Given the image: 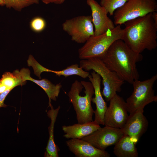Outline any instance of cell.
I'll list each match as a JSON object with an SVG mask.
<instances>
[{
    "instance_id": "ba28073f",
    "label": "cell",
    "mask_w": 157,
    "mask_h": 157,
    "mask_svg": "<svg viewBox=\"0 0 157 157\" xmlns=\"http://www.w3.org/2000/svg\"><path fill=\"white\" fill-rule=\"evenodd\" d=\"M63 29L78 43H85L94 35V26L91 15H81L66 20L62 24Z\"/></svg>"
},
{
    "instance_id": "277c9868",
    "label": "cell",
    "mask_w": 157,
    "mask_h": 157,
    "mask_svg": "<svg viewBox=\"0 0 157 157\" xmlns=\"http://www.w3.org/2000/svg\"><path fill=\"white\" fill-rule=\"evenodd\" d=\"M79 66L86 71L92 70L102 77L104 88L101 93L107 101H109L117 92L121 91L124 81L110 69L99 57L82 59Z\"/></svg>"
},
{
    "instance_id": "8992f818",
    "label": "cell",
    "mask_w": 157,
    "mask_h": 157,
    "mask_svg": "<svg viewBox=\"0 0 157 157\" xmlns=\"http://www.w3.org/2000/svg\"><path fill=\"white\" fill-rule=\"evenodd\" d=\"M157 79V74L143 81L135 80L132 83L133 91L128 98L126 103L128 112L131 114L140 109H144L146 106L157 101L155 94L154 85Z\"/></svg>"
},
{
    "instance_id": "7402d4cb",
    "label": "cell",
    "mask_w": 157,
    "mask_h": 157,
    "mask_svg": "<svg viewBox=\"0 0 157 157\" xmlns=\"http://www.w3.org/2000/svg\"><path fill=\"white\" fill-rule=\"evenodd\" d=\"M46 25L45 20L40 17H36L31 20L30 26L31 29L36 32H40L43 31Z\"/></svg>"
},
{
    "instance_id": "30bf717a",
    "label": "cell",
    "mask_w": 157,
    "mask_h": 157,
    "mask_svg": "<svg viewBox=\"0 0 157 157\" xmlns=\"http://www.w3.org/2000/svg\"><path fill=\"white\" fill-rule=\"evenodd\" d=\"M123 135L120 129L105 126L81 139L99 149L105 150L115 145Z\"/></svg>"
},
{
    "instance_id": "2e32d148",
    "label": "cell",
    "mask_w": 157,
    "mask_h": 157,
    "mask_svg": "<svg viewBox=\"0 0 157 157\" xmlns=\"http://www.w3.org/2000/svg\"><path fill=\"white\" fill-rule=\"evenodd\" d=\"M101 127L94 121L83 124L78 123L71 125H63L62 129L63 136L67 139H81L91 134Z\"/></svg>"
},
{
    "instance_id": "7c38bea8",
    "label": "cell",
    "mask_w": 157,
    "mask_h": 157,
    "mask_svg": "<svg viewBox=\"0 0 157 157\" xmlns=\"http://www.w3.org/2000/svg\"><path fill=\"white\" fill-rule=\"evenodd\" d=\"M91 11L92 22L94 28V35L102 34L115 27L114 22L108 16L105 9L95 0H87Z\"/></svg>"
},
{
    "instance_id": "5bb4252c",
    "label": "cell",
    "mask_w": 157,
    "mask_h": 157,
    "mask_svg": "<svg viewBox=\"0 0 157 157\" xmlns=\"http://www.w3.org/2000/svg\"><path fill=\"white\" fill-rule=\"evenodd\" d=\"M69 150L77 157H110L105 150L99 149L82 139H71L66 142Z\"/></svg>"
},
{
    "instance_id": "9c48e42d",
    "label": "cell",
    "mask_w": 157,
    "mask_h": 157,
    "mask_svg": "<svg viewBox=\"0 0 157 157\" xmlns=\"http://www.w3.org/2000/svg\"><path fill=\"white\" fill-rule=\"evenodd\" d=\"M104 117L105 126L122 129L128 118V110L126 102L116 94L109 101Z\"/></svg>"
},
{
    "instance_id": "cb8c5ba5",
    "label": "cell",
    "mask_w": 157,
    "mask_h": 157,
    "mask_svg": "<svg viewBox=\"0 0 157 157\" xmlns=\"http://www.w3.org/2000/svg\"><path fill=\"white\" fill-rule=\"evenodd\" d=\"M42 2L46 4L54 3L57 4H63L65 0H41Z\"/></svg>"
},
{
    "instance_id": "603a6c76",
    "label": "cell",
    "mask_w": 157,
    "mask_h": 157,
    "mask_svg": "<svg viewBox=\"0 0 157 157\" xmlns=\"http://www.w3.org/2000/svg\"><path fill=\"white\" fill-rule=\"evenodd\" d=\"M12 89H8L0 94V108H5L8 106L4 104V101L6 97Z\"/></svg>"
},
{
    "instance_id": "4fadbf2b",
    "label": "cell",
    "mask_w": 157,
    "mask_h": 157,
    "mask_svg": "<svg viewBox=\"0 0 157 157\" xmlns=\"http://www.w3.org/2000/svg\"><path fill=\"white\" fill-rule=\"evenodd\" d=\"M88 78L93 87L95 95V97H92V101L96 106V109L94 111V121L99 125H104V115L107 106L101 92V77L93 71Z\"/></svg>"
},
{
    "instance_id": "ac0fdd59",
    "label": "cell",
    "mask_w": 157,
    "mask_h": 157,
    "mask_svg": "<svg viewBox=\"0 0 157 157\" xmlns=\"http://www.w3.org/2000/svg\"><path fill=\"white\" fill-rule=\"evenodd\" d=\"M135 144L129 136L123 134L114 145L113 152L117 157H138V153Z\"/></svg>"
},
{
    "instance_id": "e0dca14e",
    "label": "cell",
    "mask_w": 157,
    "mask_h": 157,
    "mask_svg": "<svg viewBox=\"0 0 157 157\" xmlns=\"http://www.w3.org/2000/svg\"><path fill=\"white\" fill-rule=\"evenodd\" d=\"M51 108L47 112L48 116L50 119L51 122L49 127V138L46 148L44 156L46 157H58V149L56 145L54 138V129L57 117L60 109L59 106L54 109L51 104L49 105Z\"/></svg>"
},
{
    "instance_id": "4316f807",
    "label": "cell",
    "mask_w": 157,
    "mask_h": 157,
    "mask_svg": "<svg viewBox=\"0 0 157 157\" xmlns=\"http://www.w3.org/2000/svg\"><path fill=\"white\" fill-rule=\"evenodd\" d=\"M0 5L1 6H5V3L3 0H0Z\"/></svg>"
},
{
    "instance_id": "8fae6325",
    "label": "cell",
    "mask_w": 157,
    "mask_h": 157,
    "mask_svg": "<svg viewBox=\"0 0 157 157\" xmlns=\"http://www.w3.org/2000/svg\"><path fill=\"white\" fill-rule=\"evenodd\" d=\"M144 111V109H140L129 114L121 129L123 134L129 136L135 144L147 131L148 126V122L143 115Z\"/></svg>"
},
{
    "instance_id": "9a60e30c",
    "label": "cell",
    "mask_w": 157,
    "mask_h": 157,
    "mask_svg": "<svg viewBox=\"0 0 157 157\" xmlns=\"http://www.w3.org/2000/svg\"><path fill=\"white\" fill-rule=\"evenodd\" d=\"M22 79L24 81H31L41 87L47 94L49 99V105L51 104V100L56 101L62 86L60 83L54 85L46 78L41 80L35 79L30 76V71L28 68H23L19 71Z\"/></svg>"
},
{
    "instance_id": "d4e9b609",
    "label": "cell",
    "mask_w": 157,
    "mask_h": 157,
    "mask_svg": "<svg viewBox=\"0 0 157 157\" xmlns=\"http://www.w3.org/2000/svg\"><path fill=\"white\" fill-rule=\"evenodd\" d=\"M8 89V88L0 78V94Z\"/></svg>"
},
{
    "instance_id": "ffe728a7",
    "label": "cell",
    "mask_w": 157,
    "mask_h": 157,
    "mask_svg": "<svg viewBox=\"0 0 157 157\" xmlns=\"http://www.w3.org/2000/svg\"><path fill=\"white\" fill-rule=\"evenodd\" d=\"M5 5L8 8H13L20 11L22 9L34 3L38 4L39 0H3Z\"/></svg>"
},
{
    "instance_id": "484cf974",
    "label": "cell",
    "mask_w": 157,
    "mask_h": 157,
    "mask_svg": "<svg viewBox=\"0 0 157 157\" xmlns=\"http://www.w3.org/2000/svg\"><path fill=\"white\" fill-rule=\"evenodd\" d=\"M152 17L155 24L157 26V13L155 11L152 13Z\"/></svg>"
},
{
    "instance_id": "5b68a950",
    "label": "cell",
    "mask_w": 157,
    "mask_h": 157,
    "mask_svg": "<svg viewBox=\"0 0 157 157\" xmlns=\"http://www.w3.org/2000/svg\"><path fill=\"white\" fill-rule=\"evenodd\" d=\"M124 33V29L121 25H118L113 29L108 30L102 34L91 36L79 49V58L86 59L100 57L114 42L122 40Z\"/></svg>"
},
{
    "instance_id": "7a4b0ae2",
    "label": "cell",
    "mask_w": 157,
    "mask_h": 157,
    "mask_svg": "<svg viewBox=\"0 0 157 157\" xmlns=\"http://www.w3.org/2000/svg\"><path fill=\"white\" fill-rule=\"evenodd\" d=\"M122 40L134 51L141 53L157 47V26L152 13L126 22Z\"/></svg>"
},
{
    "instance_id": "d6986e66",
    "label": "cell",
    "mask_w": 157,
    "mask_h": 157,
    "mask_svg": "<svg viewBox=\"0 0 157 157\" xmlns=\"http://www.w3.org/2000/svg\"><path fill=\"white\" fill-rule=\"evenodd\" d=\"M51 72L55 73L58 76H62L67 77L71 75H76L84 79L88 77L90 75L88 72L84 71L77 64L72 65L60 71L51 70Z\"/></svg>"
},
{
    "instance_id": "44dd1931",
    "label": "cell",
    "mask_w": 157,
    "mask_h": 157,
    "mask_svg": "<svg viewBox=\"0 0 157 157\" xmlns=\"http://www.w3.org/2000/svg\"><path fill=\"white\" fill-rule=\"evenodd\" d=\"M127 0H100V5L104 7L110 16L113 15L115 11L123 6Z\"/></svg>"
},
{
    "instance_id": "52a82bcc",
    "label": "cell",
    "mask_w": 157,
    "mask_h": 157,
    "mask_svg": "<svg viewBox=\"0 0 157 157\" xmlns=\"http://www.w3.org/2000/svg\"><path fill=\"white\" fill-rule=\"evenodd\" d=\"M156 0H127L124 4L117 9L113 15L115 25L126 22L156 11Z\"/></svg>"
},
{
    "instance_id": "6da1fadb",
    "label": "cell",
    "mask_w": 157,
    "mask_h": 157,
    "mask_svg": "<svg viewBox=\"0 0 157 157\" xmlns=\"http://www.w3.org/2000/svg\"><path fill=\"white\" fill-rule=\"evenodd\" d=\"M99 57L106 65L124 81L132 84L139 77L136 63L143 56L131 49L121 39L114 42Z\"/></svg>"
},
{
    "instance_id": "3957f363",
    "label": "cell",
    "mask_w": 157,
    "mask_h": 157,
    "mask_svg": "<svg viewBox=\"0 0 157 157\" xmlns=\"http://www.w3.org/2000/svg\"><path fill=\"white\" fill-rule=\"evenodd\" d=\"M94 94V88L90 82L76 80L72 83L68 96L75 111L78 123L93 121L94 110L91 102Z\"/></svg>"
}]
</instances>
